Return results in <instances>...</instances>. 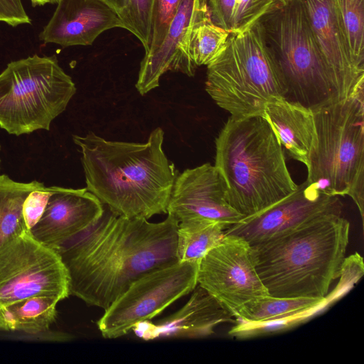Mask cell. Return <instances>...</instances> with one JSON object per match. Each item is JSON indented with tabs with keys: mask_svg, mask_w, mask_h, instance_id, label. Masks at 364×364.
<instances>
[{
	"mask_svg": "<svg viewBox=\"0 0 364 364\" xmlns=\"http://www.w3.org/2000/svg\"><path fill=\"white\" fill-rule=\"evenodd\" d=\"M154 1V0H129L126 11L121 17L124 28L140 41L145 53L149 51L150 44Z\"/></svg>",
	"mask_w": 364,
	"mask_h": 364,
	"instance_id": "cell-27",
	"label": "cell"
},
{
	"mask_svg": "<svg viewBox=\"0 0 364 364\" xmlns=\"http://www.w3.org/2000/svg\"><path fill=\"white\" fill-rule=\"evenodd\" d=\"M212 22L231 32L236 0H208Z\"/></svg>",
	"mask_w": 364,
	"mask_h": 364,
	"instance_id": "cell-31",
	"label": "cell"
},
{
	"mask_svg": "<svg viewBox=\"0 0 364 364\" xmlns=\"http://www.w3.org/2000/svg\"><path fill=\"white\" fill-rule=\"evenodd\" d=\"M233 314L204 288L197 284L184 306L166 318L146 321L134 328L136 335L149 341L161 338H203L220 323L232 321Z\"/></svg>",
	"mask_w": 364,
	"mask_h": 364,
	"instance_id": "cell-18",
	"label": "cell"
},
{
	"mask_svg": "<svg viewBox=\"0 0 364 364\" xmlns=\"http://www.w3.org/2000/svg\"><path fill=\"white\" fill-rule=\"evenodd\" d=\"M205 85L217 105L234 119L263 117L272 97H285L257 21L242 31L230 32L221 53L207 65Z\"/></svg>",
	"mask_w": 364,
	"mask_h": 364,
	"instance_id": "cell-7",
	"label": "cell"
},
{
	"mask_svg": "<svg viewBox=\"0 0 364 364\" xmlns=\"http://www.w3.org/2000/svg\"><path fill=\"white\" fill-rule=\"evenodd\" d=\"M229 33L210 18L197 23L188 41V53L195 65H208L213 61L223 50Z\"/></svg>",
	"mask_w": 364,
	"mask_h": 364,
	"instance_id": "cell-25",
	"label": "cell"
},
{
	"mask_svg": "<svg viewBox=\"0 0 364 364\" xmlns=\"http://www.w3.org/2000/svg\"><path fill=\"white\" fill-rule=\"evenodd\" d=\"M56 1H57V2L58 1V0H56Z\"/></svg>",
	"mask_w": 364,
	"mask_h": 364,
	"instance_id": "cell-36",
	"label": "cell"
},
{
	"mask_svg": "<svg viewBox=\"0 0 364 364\" xmlns=\"http://www.w3.org/2000/svg\"><path fill=\"white\" fill-rule=\"evenodd\" d=\"M181 1L154 0L151 13L149 48L144 55L152 54L161 45Z\"/></svg>",
	"mask_w": 364,
	"mask_h": 364,
	"instance_id": "cell-28",
	"label": "cell"
},
{
	"mask_svg": "<svg viewBox=\"0 0 364 364\" xmlns=\"http://www.w3.org/2000/svg\"><path fill=\"white\" fill-rule=\"evenodd\" d=\"M257 22L284 98L311 109L337 102L301 1H278Z\"/></svg>",
	"mask_w": 364,
	"mask_h": 364,
	"instance_id": "cell-6",
	"label": "cell"
},
{
	"mask_svg": "<svg viewBox=\"0 0 364 364\" xmlns=\"http://www.w3.org/2000/svg\"><path fill=\"white\" fill-rule=\"evenodd\" d=\"M328 304H330L328 299L307 311L264 321L252 322L237 318L238 322L230 330L229 334L238 338H247L277 333L306 322L309 318L323 309Z\"/></svg>",
	"mask_w": 364,
	"mask_h": 364,
	"instance_id": "cell-26",
	"label": "cell"
},
{
	"mask_svg": "<svg viewBox=\"0 0 364 364\" xmlns=\"http://www.w3.org/2000/svg\"><path fill=\"white\" fill-rule=\"evenodd\" d=\"M198 284L235 316L247 303L269 295L257 269L253 247L227 234L199 262Z\"/></svg>",
	"mask_w": 364,
	"mask_h": 364,
	"instance_id": "cell-11",
	"label": "cell"
},
{
	"mask_svg": "<svg viewBox=\"0 0 364 364\" xmlns=\"http://www.w3.org/2000/svg\"><path fill=\"white\" fill-rule=\"evenodd\" d=\"M207 18H210L208 0L181 1L161 45L141 62L135 85L140 95L157 87L168 70L194 75L196 66L188 55V41L192 28Z\"/></svg>",
	"mask_w": 364,
	"mask_h": 364,
	"instance_id": "cell-14",
	"label": "cell"
},
{
	"mask_svg": "<svg viewBox=\"0 0 364 364\" xmlns=\"http://www.w3.org/2000/svg\"><path fill=\"white\" fill-rule=\"evenodd\" d=\"M33 6H43L46 4H57L56 0H30Z\"/></svg>",
	"mask_w": 364,
	"mask_h": 364,
	"instance_id": "cell-34",
	"label": "cell"
},
{
	"mask_svg": "<svg viewBox=\"0 0 364 364\" xmlns=\"http://www.w3.org/2000/svg\"><path fill=\"white\" fill-rule=\"evenodd\" d=\"M164 131L145 143L107 140L93 132L73 136L87 189L116 215L149 219L167 213L176 173L163 150Z\"/></svg>",
	"mask_w": 364,
	"mask_h": 364,
	"instance_id": "cell-2",
	"label": "cell"
},
{
	"mask_svg": "<svg viewBox=\"0 0 364 364\" xmlns=\"http://www.w3.org/2000/svg\"><path fill=\"white\" fill-rule=\"evenodd\" d=\"M0 22L16 27L31 24V20L21 0H0Z\"/></svg>",
	"mask_w": 364,
	"mask_h": 364,
	"instance_id": "cell-32",
	"label": "cell"
},
{
	"mask_svg": "<svg viewBox=\"0 0 364 364\" xmlns=\"http://www.w3.org/2000/svg\"><path fill=\"white\" fill-rule=\"evenodd\" d=\"M200 261H176L134 281L97 321L105 338H117L150 321L198 284Z\"/></svg>",
	"mask_w": 364,
	"mask_h": 364,
	"instance_id": "cell-9",
	"label": "cell"
},
{
	"mask_svg": "<svg viewBox=\"0 0 364 364\" xmlns=\"http://www.w3.org/2000/svg\"><path fill=\"white\" fill-rule=\"evenodd\" d=\"M337 101L364 86L339 28L333 0H301Z\"/></svg>",
	"mask_w": 364,
	"mask_h": 364,
	"instance_id": "cell-15",
	"label": "cell"
},
{
	"mask_svg": "<svg viewBox=\"0 0 364 364\" xmlns=\"http://www.w3.org/2000/svg\"><path fill=\"white\" fill-rule=\"evenodd\" d=\"M104 212L102 203L87 188L55 186L42 216L29 232L37 240L57 250L94 225Z\"/></svg>",
	"mask_w": 364,
	"mask_h": 364,
	"instance_id": "cell-16",
	"label": "cell"
},
{
	"mask_svg": "<svg viewBox=\"0 0 364 364\" xmlns=\"http://www.w3.org/2000/svg\"><path fill=\"white\" fill-rule=\"evenodd\" d=\"M114 28L124 25L104 0H58L39 38L62 47L90 46L102 32Z\"/></svg>",
	"mask_w": 364,
	"mask_h": 364,
	"instance_id": "cell-17",
	"label": "cell"
},
{
	"mask_svg": "<svg viewBox=\"0 0 364 364\" xmlns=\"http://www.w3.org/2000/svg\"><path fill=\"white\" fill-rule=\"evenodd\" d=\"M333 4L350 57L364 71V0H333Z\"/></svg>",
	"mask_w": 364,
	"mask_h": 364,
	"instance_id": "cell-24",
	"label": "cell"
},
{
	"mask_svg": "<svg viewBox=\"0 0 364 364\" xmlns=\"http://www.w3.org/2000/svg\"><path fill=\"white\" fill-rule=\"evenodd\" d=\"M338 196L321 192L306 180L290 195L253 215L229 226L225 234L235 235L254 246L326 215H342Z\"/></svg>",
	"mask_w": 364,
	"mask_h": 364,
	"instance_id": "cell-12",
	"label": "cell"
},
{
	"mask_svg": "<svg viewBox=\"0 0 364 364\" xmlns=\"http://www.w3.org/2000/svg\"><path fill=\"white\" fill-rule=\"evenodd\" d=\"M262 117L269 124L288 156L307 167L316 140L313 110L277 96L267 103Z\"/></svg>",
	"mask_w": 364,
	"mask_h": 364,
	"instance_id": "cell-19",
	"label": "cell"
},
{
	"mask_svg": "<svg viewBox=\"0 0 364 364\" xmlns=\"http://www.w3.org/2000/svg\"><path fill=\"white\" fill-rule=\"evenodd\" d=\"M178 220L159 223L116 215L107 206L94 225L58 250L70 294L104 310L137 279L178 261Z\"/></svg>",
	"mask_w": 364,
	"mask_h": 364,
	"instance_id": "cell-1",
	"label": "cell"
},
{
	"mask_svg": "<svg viewBox=\"0 0 364 364\" xmlns=\"http://www.w3.org/2000/svg\"><path fill=\"white\" fill-rule=\"evenodd\" d=\"M0 151H1V145H0ZM0 163H1V159H0Z\"/></svg>",
	"mask_w": 364,
	"mask_h": 364,
	"instance_id": "cell-35",
	"label": "cell"
},
{
	"mask_svg": "<svg viewBox=\"0 0 364 364\" xmlns=\"http://www.w3.org/2000/svg\"><path fill=\"white\" fill-rule=\"evenodd\" d=\"M167 213L178 223L213 222L228 228L244 218L228 203L224 181L209 163L187 168L176 176Z\"/></svg>",
	"mask_w": 364,
	"mask_h": 364,
	"instance_id": "cell-13",
	"label": "cell"
},
{
	"mask_svg": "<svg viewBox=\"0 0 364 364\" xmlns=\"http://www.w3.org/2000/svg\"><path fill=\"white\" fill-rule=\"evenodd\" d=\"M214 166L230 205L244 218L257 214L296 188L284 151L262 116L229 117L215 139Z\"/></svg>",
	"mask_w": 364,
	"mask_h": 364,
	"instance_id": "cell-4",
	"label": "cell"
},
{
	"mask_svg": "<svg viewBox=\"0 0 364 364\" xmlns=\"http://www.w3.org/2000/svg\"><path fill=\"white\" fill-rule=\"evenodd\" d=\"M44 188L43 183L36 180L17 182L7 175H0V247L28 230L22 214L23 202L31 191Z\"/></svg>",
	"mask_w": 364,
	"mask_h": 364,
	"instance_id": "cell-21",
	"label": "cell"
},
{
	"mask_svg": "<svg viewBox=\"0 0 364 364\" xmlns=\"http://www.w3.org/2000/svg\"><path fill=\"white\" fill-rule=\"evenodd\" d=\"M228 227L213 222L178 223L176 255L178 261H200L225 237Z\"/></svg>",
	"mask_w": 364,
	"mask_h": 364,
	"instance_id": "cell-22",
	"label": "cell"
},
{
	"mask_svg": "<svg viewBox=\"0 0 364 364\" xmlns=\"http://www.w3.org/2000/svg\"><path fill=\"white\" fill-rule=\"evenodd\" d=\"M55 186L46 187L31 191L26 198L22 208L26 227L30 230L42 216Z\"/></svg>",
	"mask_w": 364,
	"mask_h": 364,
	"instance_id": "cell-30",
	"label": "cell"
},
{
	"mask_svg": "<svg viewBox=\"0 0 364 364\" xmlns=\"http://www.w3.org/2000/svg\"><path fill=\"white\" fill-rule=\"evenodd\" d=\"M76 90L55 55L11 61L0 73V128L15 136L48 131Z\"/></svg>",
	"mask_w": 364,
	"mask_h": 364,
	"instance_id": "cell-8",
	"label": "cell"
},
{
	"mask_svg": "<svg viewBox=\"0 0 364 364\" xmlns=\"http://www.w3.org/2000/svg\"><path fill=\"white\" fill-rule=\"evenodd\" d=\"M349 231L342 215H326L252 246L257 274L269 294L326 297L340 277Z\"/></svg>",
	"mask_w": 364,
	"mask_h": 364,
	"instance_id": "cell-3",
	"label": "cell"
},
{
	"mask_svg": "<svg viewBox=\"0 0 364 364\" xmlns=\"http://www.w3.org/2000/svg\"><path fill=\"white\" fill-rule=\"evenodd\" d=\"M67 269L57 250L25 230L0 247V306L36 296L70 295Z\"/></svg>",
	"mask_w": 364,
	"mask_h": 364,
	"instance_id": "cell-10",
	"label": "cell"
},
{
	"mask_svg": "<svg viewBox=\"0 0 364 364\" xmlns=\"http://www.w3.org/2000/svg\"><path fill=\"white\" fill-rule=\"evenodd\" d=\"M364 86L314 112L316 140L306 181L331 196H348L364 217Z\"/></svg>",
	"mask_w": 364,
	"mask_h": 364,
	"instance_id": "cell-5",
	"label": "cell"
},
{
	"mask_svg": "<svg viewBox=\"0 0 364 364\" xmlns=\"http://www.w3.org/2000/svg\"><path fill=\"white\" fill-rule=\"evenodd\" d=\"M60 301L55 296H36L0 306V331L44 333L55 320Z\"/></svg>",
	"mask_w": 364,
	"mask_h": 364,
	"instance_id": "cell-20",
	"label": "cell"
},
{
	"mask_svg": "<svg viewBox=\"0 0 364 364\" xmlns=\"http://www.w3.org/2000/svg\"><path fill=\"white\" fill-rule=\"evenodd\" d=\"M327 299V296L323 299L283 298L267 295L245 304L235 317L247 321H264L307 311L325 302Z\"/></svg>",
	"mask_w": 364,
	"mask_h": 364,
	"instance_id": "cell-23",
	"label": "cell"
},
{
	"mask_svg": "<svg viewBox=\"0 0 364 364\" xmlns=\"http://www.w3.org/2000/svg\"><path fill=\"white\" fill-rule=\"evenodd\" d=\"M119 14L120 18L126 11L129 0H104Z\"/></svg>",
	"mask_w": 364,
	"mask_h": 364,
	"instance_id": "cell-33",
	"label": "cell"
},
{
	"mask_svg": "<svg viewBox=\"0 0 364 364\" xmlns=\"http://www.w3.org/2000/svg\"><path fill=\"white\" fill-rule=\"evenodd\" d=\"M278 1L281 0H236L231 32L250 27Z\"/></svg>",
	"mask_w": 364,
	"mask_h": 364,
	"instance_id": "cell-29",
	"label": "cell"
}]
</instances>
